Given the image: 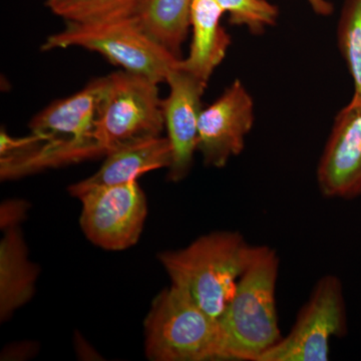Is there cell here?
Here are the masks:
<instances>
[{
    "mask_svg": "<svg viewBox=\"0 0 361 361\" xmlns=\"http://www.w3.org/2000/svg\"><path fill=\"white\" fill-rule=\"evenodd\" d=\"M280 260L276 250L257 246L220 316L221 360L260 361L281 341L276 286Z\"/></svg>",
    "mask_w": 361,
    "mask_h": 361,
    "instance_id": "6da1fadb",
    "label": "cell"
},
{
    "mask_svg": "<svg viewBox=\"0 0 361 361\" xmlns=\"http://www.w3.org/2000/svg\"><path fill=\"white\" fill-rule=\"evenodd\" d=\"M257 250L236 231H216L186 248L161 252L159 260L172 284L219 320L236 290L240 278Z\"/></svg>",
    "mask_w": 361,
    "mask_h": 361,
    "instance_id": "7a4b0ae2",
    "label": "cell"
},
{
    "mask_svg": "<svg viewBox=\"0 0 361 361\" xmlns=\"http://www.w3.org/2000/svg\"><path fill=\"white\" fill-rule=\"evenodd\" d=\"M68 47L97 52L123 71L145 75L158 84L166 82L180 61L145 32L135 14L99 23H66L65 30L47 37L42 49Z\"/></svg>",
    "mask_w": 361,
    "mask_h": 361,
    "instance_id": "3957f363",
    "label": "cell"
},
{
    "mask_svg": "<svg viewBox=\"0 0 361 361\" xmlns=\"http://www.w3.org/2000/svg\"><path fill=\"white\" fill-rule=\"evenodd\" d=\"M145 330L149 360L221 361L218 320L175 285L157 296Z\"/></svg>",
    "mask_w": 361,
    "mask_h": 361,
    "instance_id": "277c9868",
    "label": "cell"
},
{
    "mask_svg": "<svg viewBox=\"0 0 361 361\" xmlns=\"http://www.w3.org/2000/svg\"><path fill=\"white\" fill-rule=\"evenodd\" d=\"M109 80L108 94L94 130L104 154L160 137L165 123L158 82L123 70L109 75Z\"/></svg>",
    "mask_w": 361,
    "mask_h": 361,
    "instance_id": "5b68a950",
    "label": "cell"
},
{
    "mask_svg": "<svg viewBox=\"0 0 361 361\" xmlns=\"http://www.w3.org/2000/svg\"><path fill=\"white\" fill-rule=\"evenodd\" d=\"M346 334L343 285L336 275H325L299 311L288 336L282 337L260 361H326L331 339Z\"/></svg>",
    "mask_w": 361,
    "mask_h": 361,
    "instance_id": "8992f818",
    "label": "cell"
},
{
    "mask_svg": "<svg viewBox=\"0 0 361 361\" xmlns=\"http://www.w3.org/2000/svg\"><path fill=\"white\" fill-rule=\"evenodd\" d=\"M82 201L80 226L87 238L106 250H125L141 236L148 206L137 180L90 188Z\"/></svg>",
    "mask_w": 361,
    "mask_h": 361,
    "instance_id": "52a82bcc",
    "label": "cell"
},
{
    "mask_svg": "<svg viewBox=\"0 0 361 361\" xmlns=\"http://www.w3.org/2000/svg\"><path fill=\"white\" fill-rule=\"evenodd\" d=\"M255 122L253 97L236 80L199 118L198 152L208 167L223 168L245 148L247 135Z\"/></svg>",
    "mask_w": 361,
    "mask_h": 361,
    "instance_id": "ba28073f",
    "label": "cell"
},
{
    "mask_svg": "<svg viewBox=\"0 0 361 361\" xmlns=\"http://www.w3.org/2000/svg\"><path fill=\"white\" fill-rule=\"evenodd\" d=\"M318 189L329 199L361 196V99L337 113L316 170Z\"/></svg>",
    "mask_w": 361,
    "mask_h": 361,
    "instance_id": "9c48e42d",
    "label": "cell"
},
{
    "mask_svg": "<svg viewBox=\"0 0 361 361\" xmlns=\"http://www.w3.org/2000/svg\"><path fill=\"white\" fill-rule=\"evenodd\" d=\"M166 82L170 92L161 106L165 130L172 147L168 179L180 182L189 175L195 153L198 151L199 118L207 82L179 68L169 73Z\"/></svg>",
    "mask_w": 361,
    "mask_h": 361,
    "instance_id": "30bf717a",
    "label": "cell"
},
{
    "mask_svg": "<svg viewBox=\"0 0 361 361\" xmlns=\"http://www.w3.org/2000/svg\"><path fill=\"white\" fill-rule=\"evenodd\" d=\"M109 85V75L94 78L77 94L54 102L30 121V130L35 134L99 146L94 130L103 110Z\"/></svg>",
    "mask_w": 361,
    "mask_h": 361,
    "instance_id": "8fae6325",
    "label": "cell"
},
{
    "mask_svg": "<svg viewBox=\"0 0 361 361\" xmlns=\"http://www.w3.org/2000/svg\"><path fill=\"white\" fill-rule=\"evenodd\" d=\"M96 174L68 188L71 196L97 186H111L137 180L140 176L170 167L172 147L167 137H157L126 145L111 152Z\"/></svg>",
    "mask_w": 361,
    "mask_h": 361,
    "instance_id": "7c38bea8",
    "label": "cell"
},
{
    "mask_svg": "<svg viewBox=\"0 0 361 361\" xmlns=\"http://www.w3.org/2000/svg\"><path fill=\"white\" fill-rule=\"evenodd\" d=\"M224 14L214 0H193L192 4L191 45L178 68L207 84L232 44L229 33L221 25Z\"/></svg>",
    "mask_w": 361,
    "mask_h": 361,
    "instance_id": "4fadbf2b",
    "label": "cell"
},
{
    "mask_svg": "<svg viewBox=\"0 0 361 361\" xmlns=\"http://www.w3.org/2000/svg\"><path fill=\"white\" fill-rule=\"evenodd\" d=\"M0 243V316L6 320L30 300L37 269L28 261L20 230L13 223Z\"/></svg>",
    "mask_w": 361,
    "mask_h": 361,
    "instance_id": "5bb4252c",
    "label": "cell"
},
{
    "mask_svg": "<svg viewBox=\"0 0 361 361\" xmlns=\"http://www.w3.org/2000/svg\"><path fill=\"white\" fill-rule=\"evenodd\" d=\"M193 0H141L135 11L140 25L176 58H180L191 28Z\"/></svg>",
    "mask_w": 361,
    "mask_h": 361,
    "instance_id": "9a60e30c",
    "label": "cell"
},
{
    "mask_svg": "<svg viewBox=\"0 0 361 361\" xmlns=\"http://www.w3.org/2000/svg\"><path fill=\"white\" fill-rule=\"evenodd\" d=\"M141 0H47V6L66 23H92L133 16Z\"/></svg>",
    "mask_w": 361,
    "mask_h": 361,
    "instance_id": "2e32d148",
    "label": "cell"
},
{
    "mask_svg": "<svg viewBox=\"0 0 361 361\" xmlns=\"http://www.w3.org/2000/svg\"><path fill=\"white\" fill-rule=\"evenodd\" d=\"M336 37L339 52L353 78V99H361V0H344Z\"/></svg>",
    "mask_w": 361,
    "mask_h": 361,
    "instance_id": "e0dca14e",
    "label": "cell"
},
{
    "mask_svg": "<svg viewBox=\"0 0 361 361\" xmlns=\"http://www.w3.org/2000/svg\"><path fill=\"white\" fill-rule=\"evenodd\" d=\"M232 25L245 26L253 35H262L266 28L276 25L279 8L268 0H214Z\"/></svg>",
    "mask_w": 361,
    "mask_h": 361,
    "instance_id": "ac0fdd59",
    "label": "cell"
},
{
    "mask_svg": "<svg viewBox=\"0 0 361 361\" xmlns=\"http://www.w3.org/2000/svg\"><path fill=\"white\" fill-rule=\"evenodd\" d=\"M307 2L318 16H329L334 11V6L327 0H307Z\"/></svg>",
    "mask_w": 361,
    "mask_h": 361,
    "instance_id": "d6986e66",
    "label": "cell"
}]
</instances>
